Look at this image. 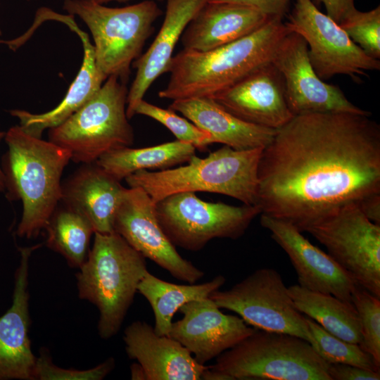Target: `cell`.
<instances>
[{
    "label": "cell",
    "instance_id": "4316f807",
    "mask_svg": "<svg viewBox=\"0 0 380 380\" xmlns=\"http://www.w3.org/2000/svg\"><path fill=\"white\" fill-rule=\"evenodd\" d=\"M196 150L192 144L178 140L140 148L125 146L104 153L96 163L121 181L139 170H163L187 163Z\"/></svg>",
    "mask_w": 380,
    "mask_h": 380
},
{
    "label": "cell",
    "instance_id": "d6a6232c",
    "mask_svg": "<svg viewBox=\"0 0 380 380\" xmlns=\"http://www.w3.org/2000/svg\"><path fill=\"white\" fill-rule=\"evenodd\" d=\"M115 361L109 357L99 365L85 370L64 369L54 365L47 350L42 349L36 359L34 380H101L114 369Z\"/></svg>",
    "mask_w": 380,
    "mask_h": 380
},
{
    "label": "cell",
    "instance_id": "ba28073f",
    "mask_svg": "<svg viewBox=\"0 0 380 380\" xmlns=\"http://www.w3.org/2000/svg\"><path fill=\"white\" fill-rule=\"evenodd\" d=\"M126 84L108 77L99 90L61 125L49 129L51 142L67 149L75 163L96 162L115 148L130 146L134 131L127 116Z\"/></svg>",
    "mask_w": 380,
    "mask_h": 380
},
{
    "label": "cell",
    "instance_id": "30bf717a",
    "mask_svg": "<svg viewBox=\"0 0 380 380\" xmlns=\"http://www.w3.org/2000/svg\"><path fill=\"white\" fill-rule=\"evenodd\" d=\"M209 298L253 328L296 336L315 348L305 316L295 307L281 275L274 269H258L230 289L213 292Z\"/></svg>",
    "mask_w": 380,
    "mask_h": 380
},
{
    "label": "cell",
    "instance_id": "ac0fdd59",
    "mask_svg": "<svg viewBox=\"0 0 380 380\" xmlns=\"http://www.w3.org/2000/svg\"><path fill=\"white\" fill-rule=\"evenodd\" d=\"M41 245L19 248L11 306L0 317V380H34L37 357L29 337V259Z\"/></svg>",
    "mask_w": 380,
    "mask_h": 380
},
{
    "label": "cell",
    "instance_id": "5bb4252c",
    "mask_svg": "<svg viewBox=\"0 0 380 380\" xmlns=\"http://www.w3.org/2000/svg\"><path fill=\"white\" fill-rule=\"evenodd\" d=\"M280 72L288 106L293 115L348 113L370 115L345 96L336 85L321 80L312 67L308 46L290 32L281 40L271 61Z\"/></svg>",
    "mask_w": 380,
    "mask_h": 380
},
{
    "label": "cell",
    "instance_id": "f1b7e54d",
    "mask_svg": "<svg viewBox=\"0 0 380 380\" xmlns=\"http://www.w3.org/2000/svg\"><path fill=\"white\" fill-rule=\"evenodd\" d=\"M310 331L316 342L315 350L328 363H342L373 371H380L374 357L359 344L344 341L330 334L305 316Z\"/></svg>",
    "mask_w": 380,
    "mask_h": 380
},
{
    "label": "cell",
    "instance_id": "7bdbcfd3",
    "mask_svg": "<svg viewBox=\"0 0 380 380\" xmlns=\"http://www.w3.org/2000/svg\"><path fill=\"white\" fill-rule=\"evenodd\" d=\"M27 1H32V0H27Z\"/></svg>",
    "mask_w": 380,
    "mask_h": 380
},
{
    "label": "cell",
    "instance_id": "ffe728a7",
    "mask_svg": "<svg viewBox=\"0 0 380 380\" xmlns=\"http://www.w3.org/2000/svg\"><path fill=\"white\" fill-rule=\"evenodd\" d=\"M166 11L162 26L151 45L133 63L135 78L128 90L127 116L135 115V109L144 99L153 82L167 69L177 43L196 13L208 0H166Z\"/></svg>",
    "mask_w": 380,
    "mask_h": 380
},
{
    "label": "cell",
    "instance_id": "7c38bea8",
    "mask_svg": "<svg viewBox=\"0 0 380 380\" xmlns=\"http://www.w3.org/2000/svg\"><path fill=\"white\" fill-rule=\"evenodd\" d=\"M288 19L286 26L305 41L309 61L321 80L346 75L357 82L367 71L380 70L379 60L366 55L312 0H296Z\"/></svg>",
    "mask_w": 380,
    "mask_h": 380
},
{
    "label": "cell",
    "instance_id": "4fadbf2b",
    "mask_svg": "<svg viewBox=\"0 0 380 380\" xmlns=\"http://www.w3.org/2000/svg\"><path fill=\"white\" fill-rule=\"evenodd\" d=\"M155 205L141 187L125 188L114 216V232L175 279L195 284L203 271L177 252L159 224Z\"/></svg>",
    "mask_w": 380,
    "mask_h": 380
},
{
    "label": "cell",
    "instance_id": "277c9868",
    "mask_svg": "<svg viewBox=\"0 0 380 380\" xmlns=\"http://www.w3.org/2000/svg\"><path fill=\"white\" fill-rule=\"evenodd\" d=\"M147 271L146 258L120 235L94 233L93 246L76 277L79 297L99 310L101 338L118 334Z\"/></svg>",
    "mask_w": 380,
    "mask_h": 380
},
{
    "label": "cell",
    "instance_id": "d590c367",
    "mask_svg": "<svg viewBox=\"0 0 380 380\" xmlns=\"http://www.w3.org/2000/svg\"><path fill=\"white\" fill-rule=\"evenodd\" d=\"M313 3L316 6L323 4L327 15L338 24L347 13L355 8V0H314Z\"/></svg>",
    "mask_w": 380,
    "mask_h": 380
},
{
    "label": "cell",
    "instance_id": "603a6c76",
    "mask_svg": "<svg viewBox=\"0 0 380 380\" xmlns=\"http://www.w3.org/2000/svg\"><path fill=\"white\" fill-rule=\"evenodd\" d=\"M169 108L210 134L213 144L220 143L235 150L265 148L277 132L238 118L210 98L174 100Z\"/></svg>",
    "mask_w": 380,
    "mask_h": 380
},
{
    "label": "cell",
    "instance_id": "d4e9b609",
    "mask_svg": "<svg viewBox=\"0 0 380 380\" xmlns=\"http://www.w3.org/2000/svg\"><path fill=\"white\" fill-rule=\"evenodd\" d=\"M225 282V277L220 274L202 284H177L160 279L147 271L138 285L137 292L152 308L155 332L160 336H168L172 318L182 305L208 298Z\"/></svg>",
    "mask_w": 380,
    "mask_h": 380
},
{
    "label": "cell",
    "instance_id": "484cf974",
    "mask_svg": "<svg viewBox=\"0 0 380 380\" xmlns=\"http://www.w3.org/2000/svg\"><path fill=\"white\" fill-rule=\"evenodd\" d=\"M296 309L330 334L350 343L360 344L361 326L353 303L336 296L295 284L288 287Z\"/></svg>",
    "mask_w": 380,
    "mask_h": 380
},
{
    "label": "cell",
    "instance_id": "6da1fadb",
    "mask_svg": "<svg viewBox=\"0 0 380 380\" xmlns=\"http://www.w3.org/2000/svg\"><path fill=\"white\" fill-rule=\"evenodd\" d=\"M370 115L303 114L277 129L258 165L260 214L304 232L380 194V126Z\"/></svg>",
    "mask_w": 380,
    "mask_h": 380
},
{
    "label": "cell",
    "instance_id": "ee69618b",
    "mask_svg": "<svg viewBox=\"0 0 380 380\" xmlns=\"http://www.w3.org/2000/svg\"><path fill=\"white\" fill-rule=\"evenodd\" d=\"M64 1H66V0H64Z\"/></svg>",
    "mask_w": 380,
    "mask_h": 380
},
{
    "label": "cell",
    "instance_id": "f546056e",
    "mask_svg": "<svg viewBox=\"0 0 380 380\" xmlns=\"http://www.w3.org/2000/svg\"><path fill=\"white\" fill-rule=\"evenodd\" d=\"M135 114L158 121L166 127L177 140L191 144L200 151H205L210 144H213L210 134L170 108L164 109L142 99L136 107Z\"/></svg>",
    "mask_w": 380,
    "mask_h": 380
},
{
    "label": "cell",
    "instance_id": "83f0119b",
    "mask_svg": "<svg viewBox=\"0 0 380 380\" xmlns=\"http://www.w3.org/2000/svg\"><path fill=\"white\" fill-rule=\"evenodd\" d=\"M45 229L47 246L62 255L70 267L80 268L87 258L94 233L91 223L74 210L58 205Z\"/></svg>",
    "mask_w": 380,
    "mask_h": 380
},
{
    "label": "cell",
    "instance_id": "9a60e30c",
    "mask_svg": "<svg viewBox=\"0 0 380 380\" xmlns=\"http://www.w3.org/2000/svg\"><path fill=\"white\" fill-rule=\"evenodd\" d=\"M260 224L289 256L300 286L353 303V293L358 284L328 253L288 222L260 214Z\"/></svg>",
    "mask_w": 380,
    "mask_h": 380
},
{
    "label": "cell",
    "instance_id": "8d00e7d4",
    "mask_svg": "<svg viewBox=\"0 0 380 380\" xmlns=\"http://www.w3.org/2000/svg\"><path fill=\"white\" fill-rule=\"evenodd\" d=\"M358 206L369 220L380 224V194L366 198Z\"/></svg>",
    "mask_w": 380,
    "mask_h": 380
},
{
    "label": "cell",
    "instance_id": "2e32d148",
    "mask_svg": "<svg viewBox=\"0 0 380 380\" xmlns=\"http://www.w3.org/2000/svg\"><path fill=\"white\" fill-rule=\"evenodd\" d=\"M179 311L183 316L172 322L168 336L202 365L232 348L254 330L239 316L224 314L209 297L186 303Z\"/></svg>",
    "mask_w": 380,
    "mask_h": 380
},
{
    "label": "cell",
    "instance_id": "9c48e42d",
    "mask_svg": "<svg viewBox=\"0 0 380 380\" xmlns=\"http://www.w3.org/2000/svg\"><path fill=\"white\" fill-rule=\"evenodd\" d=\"M155 209L170 241L191 251L201 250L213 239L241 237L261 213L255 205L208 202L191 191L170 194L156 202Z\"/></svg>",
    "mask_w": 380,
    "mask_h": 380
},
{
    "label": "cell",
    "instance_id": "7a4b0ae2",
    "mask_svg": "<svg viewBox=\"0 0 380 380\" xmlns=\"http://www.w3.org/2000/svg\"><path fill=\"white\" fill-rule=\"evenodd\" d=\"M290 32L281 18L271 17L251 34L218 48L208 51L183 49L172 56L167 69L169 82L158 96L172 101L213 98L271 62Z\"/></svg>",
    "mask_w": 380,
    "mask_h": 380
},
{
    "label": "cell",
    "instance_id": "ab89813d",
    "mask_svg": "<svg viewBox=\"0 0 380 380\" xmlns=\"http://www.w3.org/2000/svg\"><path fill=\"white\" fill-rule=\"evenodd\" d=\"M6 132L0 130V141L5 137ZM0 191H5V177L1 167L0 166Z\"/></svg>",
    "mask_w": 380,
    "mask_h": 380
},
{
    "label": "cell",
    "instance_id": "8992f818",
    "mask_svg": "<svg viewBox=\"0 0 380 380\" xmlns=\"http://www.w3.org/2000/svg\"><path fill=\"white\" fill-rule=\"evenodd\" d=\"M63 9L78 16L89 28L94 44L96 66L107 79L127 82L130 67L141 55L163 11L155 1L146 0L110 8L92 0H66Z\"/></svg>",
    "mask_w": 380,
    "mask_h": 380
},
{
    "label": "cell",
    "instance_id": "52a82bcc",
    "mask_svg": "<svg viewBox=\"0 0 380 380\" xmlns=\"http://www.w3.org/2000/svg\"><path fill=\"white\" fill-rule=\"evenodd\" d=\"M326 362L307 341L254 328L216 357L210 369L236 379L331 380Z\"/></svg>",
    "mask_w": 380,
    "mask_h": 380
},
{
    "label": "cell",
    "instance_id": "5b68a950",
    "mask_svg": "<svg viewBox=\"0 0 380 380\" xmlns=\"http://www.w3.org/2000/svg\"><path fill=\"white\" fill-rule=\"evenodd\" d=\"M263 148L235 150L224 145L204 158L194 155L184 166L156 172L139 170L125 179L129 187L143 189L155 203L175 193L205 191L256 205Z\"/></svg>",
    "mask_w": 380,
    "mask_h": 380
},
{
    "label": "cell",
    "instance_id": "e575fe53",
    "mask_svg": "<svg viewBox=\"0 0 380 380\" xmlns=\"http://www.w3.org/2000/svg\"><path fill=\"white\" fill-rule=\"evenodd\" d=\"M210 2H232L258 9L270 17L283 19L289 10L291 0H208Z\"/></svg>",
    "mask_w": 380,
    "mask_h": 380
},
{
    "label": "cell",
    "instance_id": "7402d4cb",
    "mask_svg": "<svg viewBox=\"0 0 380 380\" xmlns=\"http://www.w3.org/2000/svg\"><path fill=\"white\" fill-rule=\"evenodd\" d=\"M125 189L96 162L84 163L62 184L61 201L84 216L94 233L109 234Z\"/></svg>",
    "mask_w": 380,
    "mask_h": 380
},
{
    "label": "cell",
    "instance_id": "44dd1931",
    "mask_svg": "<svg viewBox=\"0 0 380 380\" xmlns=\"http://www.w3.org/2000/svg\"><path fill=\"white\" fill-rule=\"evenodd\" d=\"M270 18L246 5L208 1L188 24L181 42L184 49L208 51L251 34Z\"/></svg>",
    "mask_w": 380,
    "mask_h": 380
},
{
    "label": "cell",
    "instance_id": "3957f363",
    "mask_svg": "<svg viewBox=\"0 0 380 380\" xmlns=\"http://www.w3.org/2000/svg\"><path fill=\"white\" fill-rule=\"evenodd\" d=\"M8 146L2 158L6 196L20 200L23 215L17 228L31 239L45 229L61 199L63 172L71 160L67 149L27 133L20 125L6 132Z\"/></svg>",
    "mask_w": 380,
    "mask_h": 380
},
{
    "label": "cell",
    "instance_id": "cb8c5ba5",
    "mask_svg": "<svg viewBox=\"0 0 380 380\" xmlns=\"http://www.w3.org/2000/svg\"><path fill=\"white\" fill-rule=\"evenodd\" d=\"M64 23L78 34L84 49L82 64L65 97L53 109L41 114L23 110H10L11 115L19 120L20 126L36 137L41 138L45 129L61 125L81 108L106 80L96 66L94 46L88 34L77 26L72 16H68Z\"/></svg>",
    "mask_w": 380,
    "mask_h": 380
},
{
    "label": "cell",
    "instance_id": "60d3db41",
    "mask_svg": "<svg viewBox=\"0 0 380 380\" xmlns=\"http://www.w3.org/2000/svg\"><path fill=\"white\" fill-rule=\"evenodd\" d=\"M96 3H99V4H106V3H108L109 1H118V2H125V1H129V0H92ZM157 1H164V0H157Z\"/></svg>",
    "mask_w": 380,
    "mask_h": 380
},
{
    "label": "cell",
    "instance_id": "b9f144b4",
    "mask_svg": "<svg viewBox=\"0 0 380 380\" xmlns=\"http://www.w3.org/2000/svg\"><path fill=\"white\" fill-rule=\"evenodd\" d=\"M1 30H0V36H1Z\"/></svg>",
    "mask_w": 380,
    "mask_h": 380
},
{
    "label": "cell",
    "instance_id": "1f68e13d",
    "mask_svg": "<svg viewBox=\"0 0 380 380\" xmlns=\"http://www.w3.org/2000/svg\"><path fill=\"white\" fill-rule=\"evenodd\" d=\"M350 39L366 55L380 58V6L369 11L356 8L347 13L338 24Z\"/></svg>",
    "mask_w": 380,
    "mask_h": 380
},
{
    "label": "cell",
    "instance_id": "e0dca14e",
    "mask_svg": "<svg viewBox=\"0 0 380 380\" xmlns=\"http://www.w3.org/2000/svg\"><path fill=\"white\" fill-rule=\"evenodd\" d=\"M210 99L245 122L274 129L294 117L286 102L283 78L272 62Z\"/></svg>",
    "mask_w": 380,
    "mask_h": 380
},
{
    "label": "cell",
    "instance_id": "d6986e66",
    "mask_svg": "<svg viewBox=\"0 0 380 380\" xmlns=\"http://www.w3.org/2000/svg\"><path fill=\"white\" fill-rule=\"evenodd\" d=\"M123 341L128 357L141 365L146 380H200L208 367L198 362L175 339L158 335L145 321L131 323Z\"/></svg>",
    "mask_w": 380,
    "mask_h": 380
},
{
    "label": "cell",
    "instance_id": "836d02e7",
    "mask_svg": "<svg viewBox=\"0 0 380 380\" xmlns=\"http://www.w3.org/2000/svg\"><path fill=\"white\" fill-rule=\"evenodd\" d=\"M328 374L331 380L380 379V371H373L342 363H329Z\"/></svg>",
    "mask_w": 380,
    "mask_h": 380
},
{
    "label": "cell",
    "instance_id": "8fae6325",
    "mask_svg": "<svg viewBox=\"0 0 380 380\" xmlns=\"http://www.w3.org/2000/svg\"><path fill=\"white\" fill-rule=\"evenodd\" d=\"M305 232L358 285L380 298V224L369 220L356 203L344 205Z\"/></svg>",
    "mask_w": 380,
    "mask_h": 380
},
{
    "label": "cell",
    "instance_id": "f35d334b",
    "mask_svg": "<svg viewBox=\"0 0 380 380\" xmlns=\"http://www.w3.org/2000/svg\"><path fill=\"white\" fill-rule=\"evenodd\" d=\"M131 379L133 380H146V374L143 367L138 362L130 366Z\"/></svg>",
    "mask_w": 380,
    "mask_h": 380
},
{
    "label": "cell",
    "instance_id": "4dcf8cb0",
    "mask_svg": "<svg viewBox=\"0 0 380 380\" xmlns=\"http://www.w3.org/2000/svg\"><path fill=\"white\" fill-rule=\"evenodd\" d=\"M352 303L361 326L359 346L380 365V298L357 285L353 293Z\"/></svg>",
    "mask_w": 380,
    "mask_h": 380
},
{
    "label": "cell",
    "instance_id": "74e56055",
    "mask_svg": "<svg viewBox=\"0 0 380 380\" xmlns=\"http://www.w3.org/2000/svg\"><path fill=\"white\" fill-rule=\"evenodd\" d=\"M201 380H232V379L220 372H217L209 368V366L203 372Z\"/></svg>",
    "mask_w": 380,
    "mask_h": 380
}]
</instances>
